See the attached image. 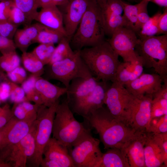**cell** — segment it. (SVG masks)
<instances>
[{
	"mask_svg": "<svg viewBox=\"0 0 167 167\" xmlns=\"http://www.w3.org/2000/svg\"><path fill=\"white\" fill-rule=\"evenodd\" d=\"M3 161H2L1 159V158H0V162H3Z\"/></svg>",
	"mask_w": 167,
	"mask_h": 167,
	"instance_id": "11a10c76",
	"label": "cell"
},
{
	"mask_svg": "<svg viewBox=\"0 0 167 167\" xmlns=\"http://www.w3.org/2000/svg\"><path fill=\"white\" fill-rule=\"evenodd\" d=\"M143 2L144 0H142L139 3L132 5L127 4L122 1L124 12L123 15L127 22L128 28L133 30L139 12Z\"/></svg>",
	"mask_w": 167,
	"mask_h": 167,
	"instance_id": "e575fe53",
	"label": "cell"
},
{
	"mask_svg": "<svg viewBox=\"0 0 167 167\" xmlns=\"http://www.w3.org/2000/svg\"><path fill=\"white\" fill-rule=\"evenodd\" d=\"M36 120L28 133L18 143L11 147L1 157L14 167H25L28 159L33 154L35 147V134Z\"/></svg>",
	"mask_w": 167,
	"mask_h": 167,
	"instance_id": "30bf717a",
	"label": "cell"
},
{
	"mask_svg": "<svg viewBox=\"0 0 167 167\" xmlns=\"http://www.w3.org/2000/svg\"><path fill=\"white\" fill-rule=\"evenodd\" d=\"M98 167H130L121 148H112L103 153Z\"/></svg>",
	"mask_w": 167,
	"mask_h": 167,
	"instance_id": "d4e9b609",
	"label": "cell"
},
{
	"mask_svg": "<svg viewBox=\"0 0 167 167\" xmlns=\"http://www.w3.org/2000/svg\"><path fill=\"white\" fill-rule=\"evenodd\" d=\"M99 81L94 77L77 78L72 79L67 88L66 98L71 109L92 92Z\"/></svg>",
	"mask_w": 167,
	"mask_h": 167,
	"instance_id": "d6986e66",
	"label": "cell"
},
{
	"mask_svg": "<svg viewBox=\"0 0 167 167\" xmlns=\"http://www.w3.org/2000/svg\"><path fill=\"white\" fill-rule=\"evenodd\" d=\"M139 40L136 33L133 30L122 27L114 32L108 41L114 51L122 58L123 62H127L139 57L135 50Z\"/></svg>",
	"mask_w": 167,
	"mask_h": 167,
	"instance_id": "7c38bea8",
	"label": "cell"
},
{
	"mask_svg": "<svg viewBox=\"0 0 167 167\" xmlns=\"http://www.w3.org/2000/svg\"><path fill=\"white\" fill-rule=\"evenodd\" d=\"M108 82L99 81L92 92L70 109L72 112L86 120L92 111L103 106L105 94L110 86Z\"/></svg>",
	"mask_w": 167,
	"mask_h": 167,
	"instance_id": "2e32d148",
	"label": "cell"
},
{
	"mask_svg": "<svg viewBox=\"0 0 167 167\" xmlns=\"http://www.w3.org/2000/svg\"><path fill=\"white\" fill-rule=\"evenodd\" d=\"M165 114H167V80L163 82L161 88L153 96L151 118Z\"/></svg>",
	"mask_w": 167,
	"mask_h": 167,
	"instance_id": "4316f807",
	"label": "cell"
},
{
	"mask_svg": "<svg viewBox=\"0 0 167 167\" xmlns=\"http://www.w3.org/2000/svg\"><path fill=\"white\" fill-rule=\"evenodd\" d=\"M101 12L105 34L111 36L118 28L122 27L128 28L127 22L123 15L101 10Z\"/></svg>",
	"mask_w": 167,
	"mask_h": 167,
	"instance_id": "83f0119b",
	"label": "cell"
},
{
	"mask_svg": "<svg viewBox=\"0 0 167 167\" xmlns=\"http://www.w3.org/2000/svg\"><path fill=\"white\" fill-rule=\"evenodd\" d=\"M101 7L103 6L108 0H94Z\"/></svg>",
	"mask_w": 167,
	"mask_h": 167,
	"instance_id": "db71d44e",
	"label": "cell"
},
{
	"mask_svg": "<svg viewBox=\"0 0 167 167\" xmlns=\"http://www.w3.org/2000/svg\"><path fill=\"white\" fill-rule=\"evenodd\" d=\"M6 74L10 81L17 84H22L27 78L26 70L20 66Z\"/></svg>",
	"mask_w": 167,
	"mask_h": 167,
	"instance_id": "60d3db41",
	"label": "cell"
},
{
	"mask_svg": "<svg viewBox=\"0 0 167 167\" xmlns=\"http://www.w3.org/2000/svg\"><path fill=\"white\" fill-rule=\"evenodd\" d=\"M75 51L72 49L70 40L66 37H63L55 47L50 61L48 65H50L72 56Z\"/></svg>",
	"mask_w": 167,
	"mask_h": 167,
	"instance_id": "4dcf8cb0",
	"label": "cell"
},
{
	"mask_svg": "<svg viewBox=\"0 0 167 167\" xmlns=\"http://www.w3.org/2000/svg\"><path fill=\"white\" fill-rule=\"evenodd\" d=\"M152 99L148 96H133L126 122L136 131H146L151 118Z\"/></svg>",
	"mask_w": 167,
	"mask_h": 167,
	"instance_id": "8fae6325",
	"label": "cell"
},
{
	"mask_svg": "<svg viewBox=\"0 0 167 167\" xmlns=\"http://www.w3.org/2000/svg\"><path fill=\"white\" fill-rule=\"evenodd\" d=\"M13 40L0 34V52L1 54L16 50Z\"/></svg>",
	"mask_w": 167,
	"mask_h": 167,
	"instance_id": "f6af8a7d",
	"label": "cell"
},
{
	"mask_svg": "<svg viewBox=\"0 0 167 167\" xmlns=\"http://www.w3.org/2000/svg\"><path fill=\"white\" fill-rule=\"evenodd\" d=\"M86 120L99 134L104 149L122 148L136 131L103 106L92 111Z\"/></svg>",
	"mask_w": 167,
	"mask_h": 167,
	"instance_id": "6da1fadb",
	"label": "cell"
},
{
	"mask_svg": "<svg viewBox=\"0 0 167 167\" xmlns=\"http://www.w3.org/2000/svg\"><path fill=\"white\" fill-rule=\"evenodd\" d=\"M6 74L0 69V80L5 81L8 80Z\"/></svg>",
	"mask_w": 167,
	"mask_h": 167,
	"instance_id": "f5cc1de1",
	"label": "cell"
},
{
	"mask_svg": "<svg viewBox=\"0 0 167 167\" xmlns=\"http://www.w3.org/2000/svg\"><path fill=\"white\" fill-rule=\"evenodd\" d=\"M55 47L54 44H40L32 53L45 66L49 64Z\"/></svg>",
	"mask_w": 167,
	"mask_h": 167,
	"instance_id": "d590c367",
	"label": "cell"
},
{
	"mask_svg": "<svg viewBox=\"0 0 167 167\" xmlns=\"http://www.w3.org/2000/svg\"><path fill=\"white\" fill-rule=\"evenodd\" d=\"M135 48L143 67L153 68L163 81L167 79V34L140 38Z\"/></svg>",
	"mask_w": 167,
	"mask_h": 167,
	"instance_id": "5b68a950",
	"label": "cell"
},
{
	"mask_svg": "<svg viewBox=\"0 0 167 167\" xmlns=\"http://www.w3.org/2000/svg\"><path fill=\"white\" fill-rule=\"evenodd\" d=\"M12 0V1H13V0Z\"/></svg>",
	"mask_w": 167,
	"mask_h": 167,
	"instance_id": "9f6ffc18",
	"label": "cell"
},
{
	"mask_svg": "<svg viewBox=\"0 0 167 167\" xmlns=\"http://www.w3.org/2000/svg\"><path fill=\"white\" fill-rule=\"evenodd\" d=\"M80 50H74V54L71 57L46 65L44 73L45 79L58 80L67 88L74 79L92 76L80 57Z\"/></svg>",
	"mask_w": 167,
	"mask_h": 167,
	"instance_id": "8992f818",
	"label": "cell"
},
{
	"mask_svg": "<svg viewBox=\"0 0 167 167\" xmlns=\"http://www.w3.org/2000/svg\"><path fill=\"white\" fill-rule=\"evenodd\" d=\"M41 26V24L37 23L26 26L22 29H18L13 40L16 48L22 53L27 51L30 45L34 43Z\"/></svg>",
	"mask_w": 167,
	"mask_h": 167,
	"instance_id": "cb8c5ba5",
	"label": "cell"
},
{
	"mask_svg": "<svg viewBox=\"0 0 167 167\" xmlns=\"http://www.w3.org/2000/svg\"><path fill=\"white\" fill-rule=\"evenodd\" d=\"M68 0H36L38 8L55 6H62L65 5Z\"/></svg>",
	"mask_w": 167,
	"mask_h": 167,
	"instance_id": "f907efd6",
	"label": "cell"
},
{
	"mask_svg": "<svg viewBox=\"0 0 167 167\" xmlns=\"http://www.w3.org/2000/svg\"><path fill=\"white\" fill-rule=\"evenodd\" d=\"M73 114L66 99L58 105L53 123V137L68 150L90 132L76 119Z\"/></svg>",
	"mask_w": 167,
	"mask_h": 167,
	"instance_id": "277c9868",
	"label": "cell"
},
{
	"mask_svg": "<svg viewBox=\"0 0 167 167\" xmlns=\"http://www.w3.org/2000/svg\"><path fill=\"white\" fill-rule=\"evenodd\" d=\"M21 60L24 68L31 74L39 77L44 74L45 66L32 52H22Z\"/></svg>",
	"mask_w": 167,
	"mask_h": 167,
	"instance_id": "f1b7e54d",
	"label": "cell"
},
{
	"mask_svg": "<svg viewBox=\"0 0 167 167\" xmlns=\"http://www.w3.org/2000/svg\"><path fill=\"white\" fill-rule=\"evenodd\" d=\"M143 62L139 56L132 61L120 62L113 82L124 86L139 77L143 73Z\"/></svg>",
	"mask_w": 167,
	"mask_h": 167,
	"instance_id": "44dd1931",
	"label": "cell"
},
{
	"mask_svg": "<svg viewBox=\"0 0 167 167\" xmlns=\"http://www.w3.org/2000/svg\"><path fill=\"white\" fill-rule=\"evenodd\" d=\"M150 133L154 141L159 147L165 158H167V132L160 133Z\"/></svg>",
	"mask_w": 167,
	"mask_h": 167,
	"instance_id": "ee69618b",
	"label": "cell"
},
{
	"mask_svg": "<svg viewBox=\"0 0 167 167\" xmlns=\"http://www.w3.org/2000/svg\"><path fill=\"white\" fill-rule=\"evenodd\" d=\"M144 2L140 10L136 22L134 25L133 30L136 33L139 32L143 25L149 19L150 17L148 15L147 6L148 2L143 0Z\"/></svg>",
	"mask_w": 167,
	"mask_h": 167,
	"instance_id": "b9f144b4",
	"label": "cell"
},
{
	"mask_svg": "<svg viewBox=\"0 0 167 167\" xmlns=\"http://www.w3.org/2000/svg\"><path fill=\"white\" fill-rule=\"evenodd\" d=\"M21 58L16 50L1 54L0 56V69L6 73L20 66Z\"/></svg>",
	"mask_w": 167,
	"mask_h": 167,
	"instance_id": "d6a6232c",
	"label": "cell"
},
{
	"mask_svg": "<svg viewBox=\"0 0 167 167\" xmlns=\"http://www.w3.org/2000/svg\"><path fill=\"white\" fill-rule=\"evenodd\" d=\"M18 27L7 20H0V34L12 39Z\"/></svg>",
	"mask_w": 167,
	"mask_h": 167,
	"instance_id": "7bdbcfd3",
	"label": "cell"
},
{
	"mask_svg": "<svg viewBox=\"0 0 167 167\" xmlns=\"http://www.w3.org/2000/svg\"><path fill=\"white\" fill-rule=\"evenodd\" d=\"M112 83L106 92L104 104L114 117L126 123V118L133 95L124 86L116 82Z\"/></svg>",
	"mask_w": 167,
	"mask_h": 167,
	"instance_id": "9c48e42d",
	"label": "cell"
},
{
	"mask_svg": "<svg viewBox=\"0 0 167 167\" xmlns=\"http://www.w3.org/2000/svg\"><path fill=\"white\" fill-rule=\"evenodd\" d=\"M34 20L45 26L61 32L66 36L62 15L57 6L41 8V10L36 13Z\"/></svg>",
	"mask_w": 167,
	"mask_h": 167,
	"instance_id": "ffe728a7",
	"label": "cell"
},
{
	"mask_svg": "<svg viewBox=\"0 0 167 167\" xmlns=\"http://www.w3.org/2000/svg\"><path fill=\"white\" fill-rule=\"evenodd\" d=\"M146 132L136 131L121 148L130 167H145L144 145Z\"/></svg>",
	"mask_w": 167,
	"mask_h": 167,
	"instance_id": "ac0fdd59",
	"label": "cell"
},
{
	"mask_svg": "<svg viewBox=\"0 0 167 167\" xmlns=\"http://www.w3.org/2000/svg\"><path fill=\"white\" fill-rule=\"evenodd\" d=\"M42 167H75L66 148L54 138H50L44 148Z\"/></svg>",
	"mask_w": 167,
	"mask_h": 167,
	"instance_id": "5bb4252c",
	"label": "cell"
},
{
	"mask_svg": "<svg viewBox=\"0 0 167 167\" xmlns=\"http://www.w3.org/2000/svg\"><path fill=\"white\" fill-rule=\"evenodd\" d=\"M39 105L27 101L14 103L11 109L13 117L20 120L33 122L36 119Z\"/></svg>",
	"mask_w": 167,
	"mask_h": 167,
	"instance_id": "484cf974",
	"label": "cell"
},
{
	"mask_svg": "<svg viewBox=\"0 0 167 167\" xmlns=\"http://www.w3.org/2000/svg\"><path fill=\"white\" fill-rule=\"evenodd\" d=\"M105 35L100 7L94 0H90L77 30L70 40L71 47L76 50L94 46L105 40Z\"/></svg>",
	"mask_w": 167,
	"mask_h": 167,
	"instance_id": "3957f363",
	"label": "cell"
},
{
	"mask_svg": "<svg viewBox=\"0 0 167 167\" xmlns=\"http://www.w3.org/2000/svg\"></svg>",
	"mask_w": 167,
	"mask_h": 167,
	"instance_id": "6f0895ef",
	"label": "cell"
},
{
	"mask_svg": "<svg viewBox=\"0 0 167 167\" xmlns=\"http://www.w3.org/2000/svg\"><path fill=\"white\" fill-rule=\"evenodd\" d=\"M90 0H68L61 11L66 37L71 39L77 30Z\"/></svg>",
	"mask_w": 167,
	"mask_h": 167,
	"instance_id": "9a60e30c",
	"label": "cell"
},
{
	"mask_svg": "<svg viewBox=\"0 0 167 167\" xmlns=\"http://www.w3.org/2000/svg\"><path fill=\"white\" fill-rule=\"evenodd\" d=\"M144 154L145 167H167V158L153 139L151 133L147 132Z\"/></svg>",
	"mask_w": 167,
	"mask_h": 167,
	"instance_id": "603a6c76",
	"label": "cell"
},
{
	"mask_svg": "<svg viewBox=\"0 0 167 167\" xmlns=\"http://www.w3.org/2000/svg\"><path fill=\"white\" fill-rule=\"evenodd\" d=\"M39 77L31 74L21 84L27 101L39 105H42V101L36 89L35 84Z\"/></svg>",
	"mask_w": 167,
	"mask_h": 167,
	"instance_id": "1f68e13d",
	"label": "cell"
},
{
	"mask_svg": "<svg viewBox=\"0 0 167 167\" xmlns=\"http://www.w3.org/2000/svg\"><path fill=\"white\" fill-rule=\"evenodd\" d=\"M9 80L3 81L0 83V101L4 102L9 98L11 87Z\"/></svg>",
	"mask_w": 167,
	"mask_h": 167,
	"instance_id": "681fc988",
	"label": "cell"
},
{
	"mask_svg": "<svg viewBox=\"0 0 167 167\" xmlns=\"http://www.w3.org/2000/svg\"><path fill=\"white\" fill-rule=\"evenodd\" d=\"M65 36H66L61 32L41 24L34 43H38L39 44H58Z\"/></svg>",
	"mask_w": 167,
	"mask_h": 167,
	"instance_id": "f546056e",
	"label": "cell"
},
{
	"mask_svg": "<svg viewBox=\"0 0 167 167\" xmlns=\"http://www.w3.org/2000/svg\"><path fill=\"white\" fill-rule=\"evenodd\" d=\"M7 20L18 27L22 24L27 25V19L24 13L15 4L10 10Z\"/></svg>",
	"mask_w": 167,
	"mask_h": 167,
	"instance_id": "f35d334b",
	"label": "cell"
},
{
	"mask_svg": "<svg viewBox=\"0 0 167 167\" xmlns=\"http://www.w3.org/2000/svg\"><path fill=\"white\" fill-rule=\"evenodd\" d=\"M59 103L58 100L49 107L43 105L39 106L36 119L35 151L27 161H29L31 166L38 167L40 166L43 158L44 148L52 134L54 119Z\"/></svg>",
	"mask_w": 167,
	"mask_h": 167,
	"instance_id": "52a82bcc",
	"label": "cell"
},
{
	"mask_svg": "<svg viewBox=\"0 0 167 167\" xmlns=\"http://www.w3.org/2000/svg\"><path fill=\"white\" fill-rule=\"evenodd\" d=\"M14 4L12 0H3L0 2V20H7L10 10Z\"/></svg>",
	"mask_w": 167,
	"mask_h": 167,
	"instance_id": "7dc6e473",
	"label": "cell"
},
{
	"mask_svg": "<svg viewBox=\"0 0 167 167\" xmlns=\"http://www.w3.org/2000/svg\"><path fill=\"white\" fill-rule=\"evenodd\" d=\"M13 117L11 109L8 104L0 106V129Z\"/></svg>",
	"mask_w": 167,
	"mask_h": 167,
	"instance_id": "bcb514c9",
	"label": "cell"
},
{
	"mask_svg": "<svg viewBox=\"0 0 167 167\" xmlns=\"http://www.w3.org/2000/svg\"><path fill=\"white\" fill-rule=\"evenodd\" d=\"M11 90L9 98L14 103L27 101L24 92L21 86L9 80Z\"/></svg>",
	"mask_w": 167,
	"mask_h": 167,
	"instance_id": "ab89813d",
	"label": "cell"
},
{
	"mask_svg": "<svg viewBox=\"0 0 167 167\" xmlns=\"http://www.w3.org/2000/svg\"><path fill=\"white\" fill-rule=\"evenodd\" d=\"M35 86L42 103V105L49 107L59 100L60 96L66 94L67 88L54 84L48 80L39 77Z\"/></svg>",
	"mask_w": 167,
	"mask_h": 167,
	"instance_id": "7402d4cb",
	"label": "cell"
},
{
	"mask_svg": "<svg viewBox=\"0 0 167 167\" xmlns=\"http://www.w3.org/2000/svg\"><path fill=\"white\" fill-rule=\"evenodd\" d=\"M15 5L24 13L27 25L31 24L37 12L36 0H13Z\"/></svg>",
	"mask_w": 167,
	"mask_h": 167,
	"instance_id": "836d02e7",
	"label": "cell"
},
{
	"mask_svg": "<svg viewBox=\"0 0 167 167\" xmlns=\"http://www.w3.org/2000/svg\"><path fill=\"white\" fill-rule=\"evenodd\" d=\"M100 141L90 132L82 136L68 150L75 167H98L103 153Z\"/></svg>",
	"mask_w": 167,
	"mask_h": 167,
	"instance_id": "ba28073f",
	"label": "cell"
},
{
	"mask_svg": "<svg viewBox=\"0 0 167 167\" xmlns=\"http://www.w3.org/2000/svg\"><path fill=\"white\" fill-rule=\"evenodd\" d=\"M80 57L92 76L98 81L113 82L120 63L118 55L108 41H104L80 50Z\"/></svg>",
	"mask_w": 167,
	"mask_h": 167,
	"instance_id": "7a4b0ae2",
	"label": "cell"
},
{
	"mask_svg": "<svg viewBox=\"0 0 167 167\" xmlns=\"http://www.w3.org/2000/svg\"><path fill=\"white\" fill-rule=\"evenodd\" d=\"M167 34V8L161 14L158 21V31L157 35Z\"/></svg>",
	"mask_w": 167,
	"mask_h": 167,
	"instance_id": "c3c4849f",
	"label": "cell"
},
{
	"mask_svg": "<svg viewBox=\"0 0 167 167\" xmlns=\"http://www.w3.org/2000/svg\"><path fill=\"white\" fill-rule=\"evenodd\" d=\"M146 131L153 133L167 132V114L151 118Z\"/></svg>",
	"mask_w": 167,
	"mask_h": 167,
	"instance_id": "74e56055",
	"label": "cell"
},
{
	"mask_svg": "<svg viewBox=\"0 0 167 167\" xmlns=\"http://www.w3.org/2000/svg\"><path fill=\"white\" fill-rule=\"evenodd\" d=\"M34 122L20 120L13 117L0 129V157L28 134Z\"/></svg>",
	"mask_w": 167,
	"mask_h": 167,
	"instance_id": "4fadbf2b",
	"label": "cell"
},
{
	"mask_svg": "<svg viewBox=\"0 0 167 167\" xmlns=\"http://www.w3.org/2000/svg\"><path fill=\"white\" fill-rule=\"evenodd\" d=\"M158 74L143 73L124 87L132 95L135 96H153L161 87L163 83Z\"/></svg>",
	"mask_w": 167,
	"mask_h": 167,
	"instance_id": "e0dca14e",
	"label": "cell"
},
{
	"mask_svg": "<svg viewBox=\"0 0 167 167\" xmlns=\"http://www.w3.org/2000/svg\"><path fill=\"white\" fill-rule=\"evenodd\" d=\"M158 11L151 17L142 26L139 32L140 38L152 36L156 35L158 31V21L161 14Z\"/></svg>",
	"mask_w": 167,
	"mask_h": 167,
	"instance_id": "8d00e7d4",
	"label": "cell"
},
{
	"mask_svg": "<svg viewBox=\"0 0 167 167\" xmlns=\"http://www.w3.org/2000/svg\"><path fill=\"white\" fill-rule=\"evenodd\" d=\"M152 2L162 7L166 8L167 7V0H150Z\"/></svg>",
	"mask_w": 167,
	"mask_h": 167,
	"instance_id": "816d5d0a",
	"label": "cell"
}]
</instances>
